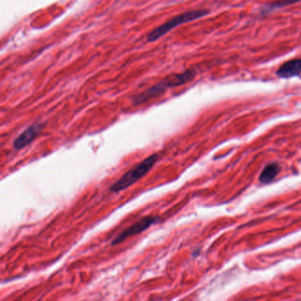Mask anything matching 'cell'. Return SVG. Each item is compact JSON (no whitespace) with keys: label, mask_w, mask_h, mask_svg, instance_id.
Listing matches in <instances>:
<instances>
[{"label":"cell","mask_w":301,"mask_h":301,"mask_svg":"<svg viewBox=\"0 0 301 301\" xmlns=\"http://www.w3.org/2000/svg\"><path fill=\"white\" fill-rule=\"evenodd\" d=\"M197 75V71L195 70H188L182 73H176L172 75L167 76L166 79L162 80L159 84L153 85L150 89L146 90V92L138 94L135 97L134 101L136 104H141L148 101L149 100L154 98L158 95H160L166 92V90L170 87H174L178 85H184L188 81L193 80Z\"/></svg>","instance_id":"6da1fadb"},{"label":"cell","mask_w":301,"mask_h":301,"mask_svg":"<svg viewBox=\"0 0 301 301\" xmlns=\"http://www.w3.org/2000/svg\"><path fill=\"white\" fill-rule=\"evenodd\" d=\"M157 160H158L157 154L149 156L146 160H143L140 163L135 166L132 169L128 171L126 174H123L120 179L111 186L110 190L115 193H118L131 187L132 184L141 179L142 177H144L150 171Z\"/></svg>","instance_id":"7a4b0ae2"},{"label":"cell","mask_w":301,"mask_h":301,"mask_svg":"<svg viewBox=\"0 0 301 301\" xmlns=\"http://www.w3.org/2000/svg\"><path fill=\"white\" fill-rule=\"evenodd\" d=\"M208 15V11L205 9L194 10L186 12L182 15H177L174 18L167 21L166 23L162 24L160 27L156 28L152 30L147 36L148 42H155L156 40H159L160 38L166 35L170 32L172 29H175L177 26H181L184 23L193 21L196 19H200Z\"/></svg>","instance_id":"3957f363"},{"label":"cell","mask_w":301,"mask_h":301,"mask_svg":"<svg viewBox=\"0 0 301 301\" xmlns=\"http://www.w3.org/2000/svg\"><path fill=\"white\" fill-rule=\"evenodd\" d=\"M156 221H157V217H156L148 216L142 218L139 221H137L134 225L130 226L126 230L123 231L122 234H120L114 240L113 244H117V243L122 242V240L127 239L128 237H131V236L135 235V234H140L143 231L146 230L152 224H154Z\"/></svg>","instance_id":"277c9868"},{"label":"cell","mask_w":301,"mask_h":301,"mask_svg":"<svg viewBox=\"0 0 301 301\" xmlns=\"http://www.w3.org/2000/svg\"><path fill=\"white\" fill-rule=\"evenodd\" d=\"M42 129H43L42 123H34L28 128L14 142L15 149L17 150L22 149L25 146L29 145L38 136V134L42 132Z\"/></svg>","instance_id":"5b68a950"},{"label":"cell","mask_w":301,"mask_h":301,"mask_svg":"<svg viewBox=\"0 0 301 301\" xmlns=\"http://www.w3.org/2000/svg\"><path fill=\"white\" fill-rule=\"evenodd\" d=\"M301 74V59L285 62L279 67L277 75L280 78H292Z\"/></svg>","instance_id":"8992f818"},{"label":"cell","mask_w":301,"mask_h":301,"mask_svg":"<svg viewBox=\"0 0 301 301\" xmlns=\"http://www.w3.org/2000/svg\"><path fill=\"white\" fill-rule=\"evenodd\" d=\"M280 167L278 164H269L266 166L260 175V182L263 184H269L277 177Z\"/></svg>","instance_id":"52a82bcc"},{"label":"cell","mask_w":301,"mask_h":301,"mask_svg":"<svg viewBox=\"0 0 301 301\" xmlns=\"http://www.w3.org/2000/svg\"><path fill=\"white\" fill-rule=\"evenodd\" d=\"M299 1H301V0H282V1H278V2L272 3L270 6L272 8H275V7H283V6L295 4V3L299 2Z\"/></svg>","instance_id":"ba28073f"}]
</instances>
